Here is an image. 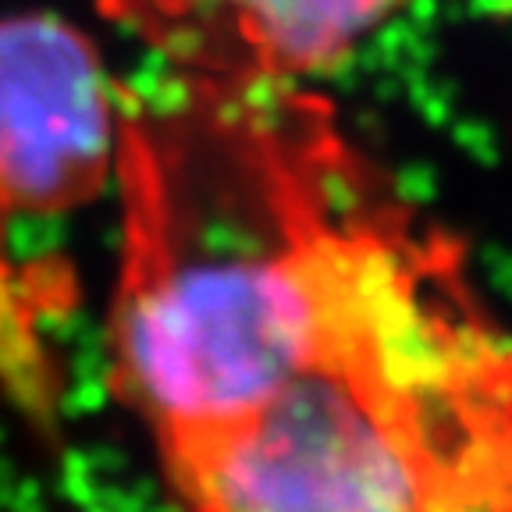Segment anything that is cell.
<instances>
[{"label":"cell","mask_w":512,"mask_h":512,"mask_svg":"<svg viewBox=\"0 0 512 512\" xmlns=\"http://www.w3.org/2000/svg\"><path fill=\"white\" fill-rule=\"evenodd\" d=\"M125 107L86 32L57 15L0 18V210L64 214L118 171Z\"/></svg>","instance_id":"cell-4"},{"label":"cell","mask_w":512,"mask_h":512,"mask_svg":"<svg viewBox=\"0 0 512 512\" xmlns=\"http://www.w3.org/2000/svg\"><path fill=\"white\" fill-rule=\"evenodd\" d=\"M413 0H96L182 75L224 89H285L324 75Z\"/></svg>","instance_id":"cell-5"},{"label":"cell","mask_w":512,"mask_h":512,"mask_svg":"<svg viewBox=\"0 0 512 512\" xmlns=\"http://www.w3.org/2000/svg\"><path fill=\"white\" fill-rule=\"evenodd\" d=\"M8 221L0 210V395L36 431H54L64 384L47 338V313H54L61 285L18 260L8 242Z\"/></svg>","instance_id":"cell-6"},{"label":"cell","mask_w":512,"mask_h":512,"mask_svg":"<svg viewBox=\"0 0 512 512\" xmlns=\"http://www.w3.org/2000/svg\"><path fill=\"white\" fill-rule=\"evenodd\" d=\"M157 452L182 512H416L388 438L320 367Z\"/></svg>","instance_id":"cell-3"},{"label":"cell","mask_w":512,"mask_h":512,"mask_svg":"<svg viewBox=\"0 0 512 512\" xmlns=\"http://www.w3.org/2000/svg\"><path fill=\"white\" fill-rule=\"evenodd\" d=\"M310 367L388 438L416 512H512V331L466 260L345 146L306 224Z\"/></svg>","instance_id":"cell-2"},{"label":"cell","mask_w":512,"mask_h":512,"mask_svg":"<svg viewBox=\"0 0 512 512\" xmlns=\"http://www.w3.org/2000/svg\"><path fill=\"white\" fill-rule=\"evenodd\" d=\"M125 111L111 299L118 395L153 441L221 424L310 370L306 224L338 143L299 89L182 82Z\"/></svg>","instance_id":"cell-1"}]
</instances>
